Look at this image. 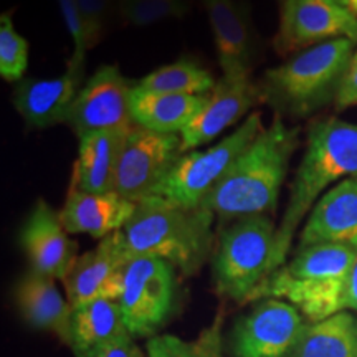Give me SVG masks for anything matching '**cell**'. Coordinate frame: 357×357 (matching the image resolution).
Wrapping results in <instances>:
<instances>
[{
	"label": "cell",
	"instance_id": "1",
	"mask_svg": "<svg viewBox=\"0 0 357 357\" xmlns=\"http://www.w3.org/2000/svg\"><path fill=\"white\" fill-rule=\"evenodd\" d=\"M300 131L288 128L280 116L242 151L213 190L204 200L222 220L268 215L275 212Z\"/></svg>",
	"mask_w": 357,
	"mask_h": 357
},
{
	"label": "cell",
	"instance_id": "2",
	"mask_svg": "<svg viewBox=\"0 0 357 357\" xmlns=\"http://www.w3.org/2000/svg\"><path fill=\"white\" fill-rule=\"evenodd\" d=\"M352 176H357V123L328 118L312 124L278 227L275 271L287 263L298 227L321 195Z\"/></svg>",
	"mask_w": 357,
	"mask_h": 357
},
{
	"label": "cell",
	"instance_id": "3",
	"mask_svg": "<svg viewBox=\"0 0 357 357\" xmlns=\"http://www.w3.org/2000/svg\"><path fill=\"white\" fill-rule=\"evenodd\" d=\"M356 255V247L339 243L298 248L291 260L268 276L248 301L278 298L296 307L307 323H318L346 310L347 280Z\"/></svg>",
	"mask_w": 357,
	"mask_h": 357
},
{
	"label": "cell",
	"instance_id": "4",
	"mask_svg": "<svg viewBox=\"0 0 357 357\" xmlns=\"http://www.w3.org/2000/svg\"><path fill=\"white\" fill-rule=\"evenodd\" d=\"M213 215L207 208H187L162 197H147L123 229L131 257L166 260L184 276L199 273L213 248Z\"/></svg>",
	"mask_w": 357,
	"mask_h": 357
},
{
	"label": "cell",
	"instance_id": "5",
	"mask_svg": "<svg viewBox=\"0 0 357 357\" xmlns=\"http://www.w3.org/2000/svg\"><path fill=\"white\" fill-rule=\"evenodd\" d=\"M354 45L352 40L337 38L298 52L266 71L260 83L261 100L278 116L294 118H305L336 101Z\"/></svg>",
	"mask_w": 357,
	"mask_h": 357
},
{
	"label": "cell",
	"instance_id": "6",
	"mask_svg": "<svg viewBox=\"0 0 357 357\" xmlns=\"http://www.w3.org/2000/svg\"><path fill=\"white\" fill-rule=\"evenodd\" d=\"M278 227L270 215L245 217L222 230L212 271L218 294L248 303L253 291L275 271Z\"/></svg>",
	"mask_w": 357,
	"mask_h": 357
},
{
	"label": "cell",
	"instance_id": "7",
	"mask_svg": "<svg viewBox=\"0 0 357 357\" xmlns=\"http://www.w3.org/2000/svg\"><path fill=\"white\" fill-rule=\"evenodd\" d=\"M261 131V114L255 111L217 144L204 151L184 153L160 182L153 197H162L187 208L202 207L204 200L229 172L234 160Z\"/></svg>",
	"mask_w": 357,
	"mask_h": 357
},
{
	"label": "cell",
	"instance_id": "8",
	"mask_svg": "<svg viewBox=\"0 0 357 357\" xmlns=\"http://www.w3.org/2000/svg\"><path fill=\"white\" fill-rule=\"evenodd\" d=\"M176 271L155 257H131L128 261L118 303L132 337L151 336L166 323L176 303Z\"/></svg>",
	"mask_w": 357,
	"mask_h": 357
},
{
	"label": "cell",
	"instance_id": "9",
	"mask_svg": "<svg viewBox=\"0 0 357 357\" xmlns=\"http://www.w3.org/2000/svg\"><path fill=\"white\" fill-rule=\"evenodd\" d=\"M182 154L177 134H158L134 126L123 142L113 192L136 204L153 197Z\"/></svg>",
	"mask_w": 357,
	"mask_h": 357
},
{
	"label": "cell",
	"instance_id": "10",
	"mask_svg": "<svg viewBox=\"0 0 357 357\" xmlns=\"http://www.w3.org/2000/svg\"><path fill=\"white\" fill-rule=\"evenodd\" d=\"M307 321L288 301L263 298L236 321L229 339L230 357H288Z\"/></svg>",
	"mask_w": 357,
	"mask_h": 357
},
{
	"label": "cell",
	"instance_id": "11",
	"mask_svg": "<svg viewBox=\"0 0 357 357\" xmlns=\"http://www.w3.org/2000/svg\"><path fill=\"white\" fill-rule=\"evenodd\" d=\"M132 88L118 66H101L79 88L66 124L78 139L95 131L129 132L136 126L131 114Z\"/></svg>",
	"mask_w": 357,
	"mask_h": 357
},
{
	"label": "cell",
	"instance_id": "12",
	"mask_svg": "<svg viewBox=\"0 0 357 357\" xmlns=\"http://www.w3.org/2000/svg\"><path fill=\"white\" fill-rule=\"evenodd\" d=\"M347 38L357 42V15L333 0H288L280 8L275 48L280 55Z\"/></svg>",
	"mask_w": 357,
	"mask_h": 357
},
{
	"label": "cell",
	"instance_id": "13",
	"mask_svg": "<svg viewBox=\"0 0 357 357\" xmlns=\"http://www.w3.org/2000/svg\"><path fill=\"white\" fill-rule=\"evenodd\" d=\"M131 260L123 230L100 240L89 252L77 258L61 281L65 296L73 310L96 300L118 301L123 291L124 270Z\"/></svg>",
	"mask_w": 357,
	"mask_h": 357
},
{
	"label": "cell",
	"instance_id": "14",
	"mask_svg": "<svg viewBox=\"0 0 357 357\" xmlns=\"http://www.w3.org/2000/svg\"><path fill=\"white\" fill-rule=\"evenodd\" d=\"M68 235L60 213L38 199L20 229V247L32 270L63 281L78 258V243Z\"/></svg>",
	"mask_w": 357,
	"mask_h": 357
},
{
	"label": "cell",
	"instance_id": "15",
	"mask_svg": "<svg viewBox=\"0 0 357 357\" xmlns=\"http://www.w3.org/2000/svg\"><path fill=\"white\" fill-rule=\"evenodd\" d=\"M261 101L260 84L253 83L252 78L222 77L208 93L197 118L181 132L182 151L189 153L211 144Z\"/></svg>",
	"mask_w": 357,
	"mask_h": 357
},
{
	"label": "cell",
	"instance_id": "16",
	"mask_svg": "<svg viewBox=\"0 0 357 357\" xmlns=\"http://www.w3.org/2000/svg\"><path fill=\"white\" fill-rule=\"evenodd\" d=\"M84 68L71 66L56 78H24L13 91V106L24 123L32 129H47L68 121Z\"/></svg>",
	"mask_w": 357,
	"mask_h": 357
},
{
	"label": "cell",
	"instance_id": "17",
	"mask_svg": "<svg viewBox=\"0 0 357 357\" xmlns=\"http://www.w3.org/2000/svg\"><path fill=\"white\" fill-rule=\"evenodd\" d=\"M319 243L357 248V176L347 177L324 192L311 208L298 248Z\"/></svg>",
	"mask_w": 357,
	"mask_h": 357
},
{
	"label": "cell",
	"instance_id": "18",
	"mask_svg": "<svg viewBox=\"0 0 357 357\" xmlns=\"http://www.w3.org/2000/svg\"><path fill=\"white\" fill-rule=\"evenodd\" d=\"M207 8L222 77L252 78L253 32L248 12L235 0H208Z\"/></svg>",
	"mask_w": 357,
	"mask_h": 357
},
{
	"label": "cell",
	"instance_id": "19",
	"mask_svg": "<svg viewBox=\"0 0 357 357\" xmlns=\"http://www.w3.org/2000/svg\"><path fill=\"white\" fill-rule=\"evenodd\" d=\"M136 202L121 197L116 192H84L71 181L60 218L68 234H86L102 240L121 231L131 220Z\"/></svg>",
	"mask_w": 357,
	"mask_h": 357
},
{
	"label": "cell",
	"instance_id": "20",
	"mask_svg": "<svg viewBox=\"0 0 357 357\" xmlns=\"http://www.w3.org/2000/svg\"><path fill=\"white\" fill-rule=\"evenodd\" d=\"M15 298L26 323L53 333L70 346L73 307L58 289L55 278L37 270L26 271L17 284Z\"/></svg>",
	"mask_w": 357,
	"mask_h": 357
},
{
	"label": "cell",
	"instance_id": "21",
	"mask_svg": "<svg viewBox=\"0 0 357 357\" xmlns=\"http://www.w3.org/2000/svg\"><path fill=\"white\" fill-rule=\"evenodd\" d=\"M208 95H172L134 86L131 114L134 124L158 134H177L189 126L207 102Z\"/></svg>",
	"mask_w": 357,
	"mask_h": 357
},
{
	"label": "cell",
	"instance_id": "22",
	"mask_svg": "<svg viewBox=\"0 0 357 357\" xmlns=\"http://www.w3.org/2000/svg\"><path fill=\"white\" fill-rule=\"evenodd\" d=\"M128 132L95 131L79 137L71 181L84 192H111L116 166Z\"/></svg>",
	"mask_w": 357,
	"mask_h": 357
},
{
	"label": "cell",
	"instance_id": "23",
	"mask_svg": "<svg viewBox=\"0 0 357 357\" xmlns=\"http://www.w3.org/2000/svg\"><path fill=\"white\" fill-rule=\"evenodd\" d=\"M126 336H131V333L118 301L96 300L73 310L70 347L75 357L86 356Z\"/></svg>",
	"mask_w": 357,
	"mask_h": 357
},
{
	"label": "cell",
	"instance_id": "24",
	"mask_svg": "<svg viewBox=\"0 0 357 357\" xmlns=\"http://www.w3.org/2000/svg\"><path fill=\"white\" fill-rule=\"evenodd\" d=\"M289 357H357V314L344 310L307 323Z\"/></svg>",
	"mask_w": 357,
	"mask_h": 357
},
{
	"label": "cell",
	"instance_id": "25",
	"mask_svg": "<svg viewBox=\"0 0 357 357\" xmlns=\"http://www.w3.org/2000/svg\"><path fill=\"white\" fill-rule=\"evenodd\" d=\"M215 83L211 71L200 66L197 61L182 58L151 71L134 86L146 91L172 95H208L215 88Z\"/></svg>",
	"mask_w": 357,
	"mask_h": 357
},
{
	"label": "cell",
	"instance_id": "26",
	"mask_svg": "<svg viewBox=\"0 0 357 357\" xmlns=\"http://www.w3.org/2000/svg\"><path fill=\"white\" fill-rule=\"evenodd\" d=\"M220 321L204 329L194 341H185L172 334L153 336L146 344L147 357H223Z\"/></svg>",
	"mask_w": 357,
	"mask_h": 357
},
{
	"label": "cell",
	"instance_id": "27",
	"mask_svg": "<svg viewBox=\"0 0 357 357\" xmlns=\"http://www.w3.org/2000/svg\"><path fill=\"white\" fill-rule=\"evenodd\" d=\"M189 0H118V15L126 25L149 26L159 22L182 19Z\"/></svg>",
	"mask_w": 357,
	"mask_h": 357
},
{
	"label": "cell",
	"instance_id": "28",
	"mask_svg": "<svg viewBox=\"0 0 357 357\" xmlns=\"http://www.w3.org/2000/svg\"><path fill=\"white\" fill-rule=\"evenodd\" d=\"M29 42L17 32L12 13L0 17V77L6 82H22L29 68Z\"/></svg>",
	"mask_w": 357,
	"mask_h": 357
},
{
	"label": "cell",
	"instance_id": "29",
	"mask_svg": "<svg viewBox=\"0 0 357 357\" xmlns=\"http://www.w3.org/2000/svg\"><path fill=\"white\" fill-rule=\"evenodd\" d=\"M78 8L89 52L105 37L113 12H118V0H78Z\"/></svg>",
	"mask_w": 357,
	"mask_h": 357
},
{
	"label": "cell",
	"instance_id": "30",
	"mask_svg": "<svg viewBox=\"0 0 357 357\" xmlns=\"http://www.w3.org/2000/svg\"><path fill=\"white\" fill-rule=\"evenodd\" d=\"M60 7L61 17H63L65 26L68 30L71 42H73V55H71L68 65L84 68V58H86V38H84L83 22L79 15L78 0H56Z\"/></svg>",
	"mask_w": 357,
	"mask_h": 357
},
{
	"label": "cell",
	"instance_id": "31",
	"mask_svg": "<svg viewBox=\"0 0 357 357\" xmlns=\"http://www.w3.org/2000/svg\"><path fill=\"white\" fill-rule=\"evenodd\" d=\"M334 106H336V111H344L357 106V48L351 58L341 86H339Z\"/></svg>",
	"mask_w": 357,
	"mask_h": 357
},
{
	"label": "cell",
	"instance_id": "32",
	"mask_svg": "<svg viewBox=\"0 0 357 357\" xmlns=\"http://www.w3.org/2000/svg\"><path fill=\"white\" fill-rule=\"evenodd\" d=\"M82 357H147V354L141 351L132 336H126L102 347H98L96 351Z\"/></svg>",
	"mask_w": 357,
	"mask_h": 357
},
{
	"label": "cell",
	"instance_id": "33",
	"mask_svg": "<svg viewBox=\"0 0 357 357\" xmlns=\"http://www.w3.org/2000/svg\"><path fill=\"white\" fill-rule=\"evenodd\" d=\"M346 310L357 314V255L354 265L351 268L349 280H347V293H346Z\"/></svg>",
	"mask_w": 357,
	"mask_h": 357
},
{
	"label": "cell",
	"instance_id": "34",
	"mask_svg": "<svg viewBox=\"0 0 357 357\" xmlns=\"http://www.w3.org/2000/svg\"><path fill=\"white\" fill-rule=\"evenodd\" d=\"M349 8L357 15V0H349Z\"/></svg>",
	"mask_w": 357,
	"mask_h": 357
},
{
	"label": "cell",
	"instance_id": "35",
	"mask_svg": "<svg viewBox=\"0 0 357 357\" xmlns=\"http://www.w3.org/2000/svg\"><path fill=\"white\" fill-rule=\"evenodd\" d=\"M333 2L339 3V6H344V7H349V0H333Z\"/></svg>",
	"mask_w": 357,
	"mask_h": 357
},
{
	"label": "cell",
	"instance_id": "36",
	"mask_svg": "<svg viewBox=\"0 0 357 357\" xmlns=\"http://www.w3.org/2000/svg\"><path fill=\"white\" fill-rule=\"evenodd\" d=\"M276 2H278V6H280V8H281V7H283V6H284V3H287V2H288V0H276Z\"/></svg>",
	"mask_w": 357,
	"mask_h": 357
},
{
	"label": "cell",
	"instance_id": "37",
	"mask_svg": "<svg viewBox=\"0 0 357 357\" xmlns=\"http://www.w3.org/2000/svg\"><path fill=\"white\" fill-rule=\"evenodd\" d=\"M199 2H200V3H202V6H205V3H207V2H208V0H199Z\"/></svg>",
	"mask_w": 357,
	"mask_h": 357
}]
</instances>
